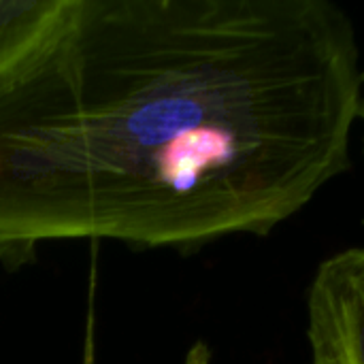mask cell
Returning <instances> with one entry per match:
<instances>
[{"mask_svg": "<svg viewBox=\"0 0 364 364\" xmlns=\"http://www.w3.org/2000/svg\"><path fill=\"white\" fill-rule=\"evenodd\" d=\"M211 363V350L205 341H196L190 352L186 354L183 364H209Z\"/></svg>", "mask_w": 364, "mask_h": 364, "instance_id": "obj_4", "label": "cell"}, {"mask_svg": "<svg viewBox=\"0 0 364 364\" xmlns=\"http://www.w3.org/2000/svg\"><path fill=\"white\" fill-rule=\"evenodd\" d=\"M360 115L364 117V96H363V105H360Z\"/></svg>", "mask_w": 364, "mask_h": 364, "instance_id": "obj_5", "label": "cell"}, {"mask_svg": "<svg viewBox=\"0 0 364 364\" xmlns=\"http://www.w3.org/2000/svg\"><path fill=\"white\" fill-rule=\"evenodd\" d=\"M363 83L333 0H77L0 87V262L267 237L348 171Z\"/></svg>", "mask_w": 364, "mask_h": 364, "instance_id": "obj_1", "label": "cell"}, {"mask_svg": "<svg viewBox=\"0 0 364 364\" xmlns=\"http://www.w3.org/2000/svg\"><path fill=\"white\" fill-rule=\"evenodd\" d=\"M75 6L77 0H0V87L49 49Z\"/></svg>", "mask_w": 364, "mask_h": 364, "instance_id": "obj_3", "label": "cell"}, {"mask_svg": "<svg viewBox=\"0 0 364 364\" xmlns=\"http://www.w3.org/2000/svg\"><path fill=\"white\" fill-rule=\"evenodd\" d=\"M311 364H364V247L320 262L307 294Z\"/></svg>", "mask_w": 364, "mask_h": 364, "instance_id": "obj_2", "label": "cell"}]
</instances>
